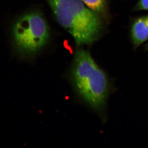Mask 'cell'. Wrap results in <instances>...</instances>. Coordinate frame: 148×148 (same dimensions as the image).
I'll return each instance as SVG.
<instances>
[{"mask_svg": "<svg viewBox=\"0 0 148 148\" xmlns=\"http://www.w3.org/2000/svg\"><path fill=\"white\" fill-rule=\"evenodd\" d=\"M71 77L79 97L93 110L103 112L110 92V81L88 51L84 49L77 51Z\"/></svg>", "mask_w": 148, "mask_h": 148, "instance_id": "6da1fadb", "label": "cell"}, {"mask_svg": "<svg viewBox=\"0 0 148 148\" xmlns=\"http://www.w3.org/2000/svg\"><path fill=\"white\" fill-rule=\"evenodd\" d=\"M47 1L58 23L71 34L78 45L90 44L97 39L101 19L81 0Z\"/></svg>", "mask_w": 148, "mask_h": 148, "instance_id": "7a4b0ae2", "label": "cell"}, {"mask_svg": "<svg viewBox=\"0 0 148 148\" xmlns=\"http://www.w3.org/2000/svg\"><path fill=\"white\" fill-rule=\"evenodd\" d=\"M13 33L16 47L24 54L38 51L45 44L49 36L45 19L37 12L27 14L20 17L14 24Z\"/></svg>", "mask_w": 148, "mask_h": 148, "instance_id": "3957f363", "label": "cell"}, {"mask_svg": "<svg viewBox=\"0 0 148 148\" xmlns=\"http://www.w3.org/2000/svg\"><path fill=\"white\" fill-rule=\"evenodd\" d=\"M131 36L135 47L148 40V15L138 17L132 24Z\"/></svg>", "mask_w": 148, "mask_h": 148, "instance_id": "277c9868", "label": "cell"}, {"mask_svg": "<svg viewBox=\"0 0 148 148\" xmlns=\"http://www.w3.org/2000/svg\"><path fill=\"white\" fill-rule=\"evenodd\" d=\"M88 8L98 13L103 12L106 7V0H81Z\"/></svg>", "mask_w": 148, "mask_h": 148, "instance_id": "5b68a950", "label": "cell"}, {"mask_svg": "<svg viewBox=\"0 0 148 148\" xmlns=\"http://www.w3.org/2000/svg\"><path fill=\"white\" fill-rule=\"evenodd\" d=\"M135 10H148V0H139L135 5Z\"/></svg>", "mask_w": 148, "mask_h": 148, "instance_id": "8992f818", "label": "cell"}, {"mask_svg": "<svg viewBox=\"0 0 148 148\" xmlns=\"http://www.w3.org/2000/svg\"><path fill=\"white\" fill-rule=\"evenodd\" d=\"M146 49L148 50V43L147 44V45L146 46Z\"/></svg>", "mask_w": 148, "mask_h": 148, "instance_id": "52a82bcc", "label": "cell"}]
</instances>
